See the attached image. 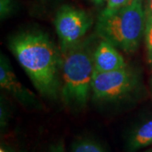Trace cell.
<instances>
[{"label":"cell","instance_id":"obj_1","mask_svg":"<svg viewBox=\"0 0 152 152\" xmlns=\"http://www.w3.org/2000/svg\"><path fill=\"white\" fill-rule=\"evenodd\" d=\"M9 48L44 97L57 100L62 89V53L48 35L37 30L18 32L9 40Z\"/></svg>","mask_w":152,"mask_h":152},{"label":"cell","instance_id":"obj_2","mask_svg":"<svg viewBox=\"0 0 152 152\" xmlns=\"http://www.w3.org/2000/svg\"><path fill=\"white\" fill-rule=\"evenodd\" d=\"M93 38L83 39L62 53L63 103L73 112L79 113L86 107L91 93L94 74L95 45Z\"/></svg>","mask_w":152,"mask_h":152},{"label":"cell","instance_id":"obj_3","mask_svg":"<svg viewBox=\"0 0 152 152\" xmlns=\"http://www.w3.org/2000/svg\"><path fill=\"white\" fill-rule=\"evenodd\" d=\"M145 25L143 0H133L118 10L102 11L98 17L96 29L100 38L126 53H134L145 36Z\"/></svg>","mask_w":152,"mask_h":152},{"label":"cell","instance_id":"obj_4","mask_svg":"<svg viewBox=\"0 0 152 152\" xmlns=\"http://www.w3.org/2000/svg\"><path fill=\"white\" fill-rule=\"evenodd\" d=\"M136 72L125 67L108 72L94 71L91 93L97 102H115L130 95L139 86Z\"/></svg>","mask_w":152,"mask_h":152},{"label":"cell","instance_id":"obj_5","mask_svg":"<svg viewBox=\"0 0 152 152\" xmlns=\"http://www.w3.org/2000/svg\"><path fill=\"white\" fill-rule=\"evenodd\" d=\"M93 24L92 18L86 11L74 6L63 5L54 19L61 52L75 46L83 39Z\"/></svg>","mask_w":152,"mask_h":152},{"label":"cell","instance_id":"obj_6","mask_svg":"<svg viewBox=\"0 0 152 152\" xmlns=\"http://www.w3.org/2000/svg\"><path fill=\"white\" fill-rule=\"evenodd\" d=\"M0 86L25 107L35 110L42 109V105L37 96L22 85L15 75L9 59L2 53L0 57Z\"/></svg>","mask_w":152,"mask_h":152},{"label":"cell","instance_id":"obj_7","mask_svg":"<svg viewBox=\"0 0 152 152\" xmlns=\"http://www.w3.org/2000/svg\"><path fill=\"white\" fill-rule=\"evenodd\" d=\"M127 67L117 48L106 40H102L94 53V71L108 72Z\"/></svg>","mask_w":152,"mask_h":152},{"label":"cell","instance_id":"obj_8","mask_svg":"<svg viewBox=\"0 0 152 152\" xmlns=\"http://www.w3.org/2000/svg\"><path fill=\"white\" fill-rule=\"evenodd\" d=\"M152 145V117L138 122L125 137L124 152H140Z\"/></svg>","mask_w":152,"mask_h":152},{"label":"cell","instance_id":"obj_9","mask_svg":"<svg viewBox=\"0 0 152 152\" xmlns=\"http://www.w3.org/2000/svg\"><path fill=\"white\" fill-rule=\"evenodd\" d=\"M69 152H110L102 142L90 135L76 137L70 145Z\"/></svg>","mask_w":152,"mask_h":152},{"label":"cell","instance_id":"obj_10","mask_svg":"<svg viewBox=\"0 0 152 152\" xmlns=\"http://www.w3.org/2000/svg\"><path fill=\"white\" fill-rule=\"evenodd\" d=\"M12 118V109L6 102L5 98L1 97L0 104V129L1 134L4 133Z\"/></svg>","mask_w":152,"mask_h":152},{"label":"cell","instance_id":"obj_11","mask_svg":"<svg viewBox=\"0 0 152 152\" xmlns=\"http://www.w3.org/2000/svg\"><path fill=\"white\" fill-rule=\"evenodd\" d=\"M145 40L146 45L147 59L151 68L152 69V17L146 19Z\"/></svg>","mask_w":152,"mask_h":152},{"label":"cell","instance_id":"obj_12","mask_svg":"<svg viewBox=\"0 0 152 152\" xmlns=\"http://www.w3.org/2000/svg\"><path fill=\"white\" fill-rule=\"evenodd\" d=\"M133 0H107V6L104 11L114 12L130 4Z\"/></svg>","mask_w":152,"mask_h":152},{"label":"cell","instance_id":"obj_13","mask_svg":"<svg viewBox=\"0 0 152 152\" xmlns=\"http://www.w3.org/2000/svg\"><path fill=\"white\" fill-rule=\"evenodd\" d=\"M47 152H66L64 143L63 140H58L53 143L48 147Z\"/></svg>","mask_w":152,"mask_h":152},{"label":"cell","instance_id":"obj_14","mask_svg":"<svg viewBox=\"0 0 152 152\" xmlns=\"http://www.w3.org/2000/svg\"><path fill=\"white\" fill-rule=\"evenodd\" d=\"M0 152H18L17 150L11 145L10 144L6 143V142H1V146H0Z\"/></svg>","mask_w":152,"mask_h":152},{"label":"cell","instance_id":"obj_15","mask_svg":"<svg viewBox=\"0 0 152 152\" xmlns=\"http://www.w3.org/2000/svg\"><path fill=\"white\" fill-rule=\"evenodd\" d=\"M145 12L146 19L152 17V0H146L145 5Z\"/></svg>","mask_w":152,"mask_h":152},{"label":"cell","instance_id":"obj_16","mask_svg":"<svg viewBox=\"0 0 152 152\" xmlns=\"http://www.w3.org/2000/svg\"><path fill=\"white\" fill-rule=\"evenodd\" d=\"M93 2L96 4H98V5H101V4H102L105 1H107V0H92Z\"/></svg>","mask_w":152,"mask_h":152},{"label":"cell","instance_id":"obj_17","mask_svg":"<svg viewBox=\"0 0 152 152\" xmlns=\"http://www.w3.org/2000/svg\"><path fill=\"white\" fill-rule=\"evenodd\" d=\"M140 152H152V148H150V149H147L145 151H142Z\"/></svg>","mask_w":152,"mask_h":152},{"label":"cell","instance_id":"obj_18","mask_svg":"<svg viewBox=\"0 0 152 152\" xmlns=\"http://www.w3.org/2000/svg\"><path fill=\"white\" fill-rule=\"evenodd\" d=\"M151 91H152V79H151Z\"/></svg>","mask_w":152,"mask_h":152}]
</instances>
